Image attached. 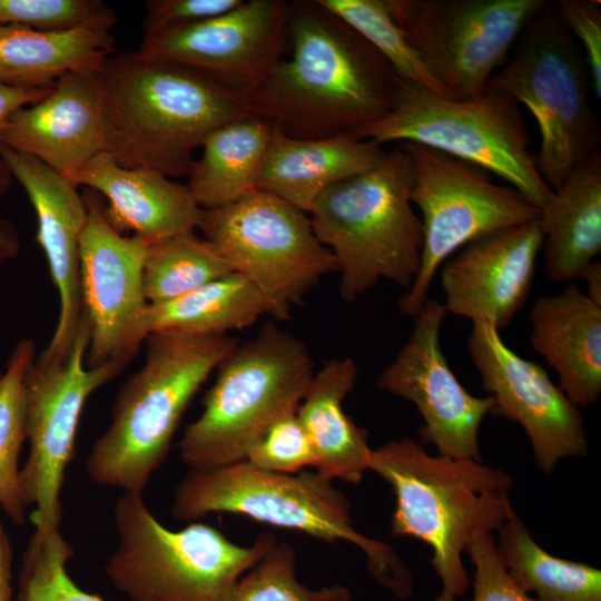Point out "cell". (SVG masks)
Masks as SVG:
<instances>
[{
    "instance_id": "7a4b0ae2",
    "label": "cell",
    "mask_w": 601,
    "mask_h": 601,
    "mask_svg": "<svg viewBox=\"0 0 601 601\" xmlns=\"http://www.w3.org/2000/svg\"><path fill=\"white\" fill-rule=\"evenodd\" d=\"M106 151L126 167L187 176L217 128L249 115L247 99L191 68L140 52L110 56L100 70Z\"/></svg>"
},
{
    "instance_id": "e0dca14e",
    "label": "cell",
    "mask_w": 601,
    "mask_h": 601,
    "mask_svg": "<svg viewBox=\"0 0 601 601\" xmlns=\"http://www.w3.org/2000/svg\"><path fill=\"white\" fill-rule=\"evenodd\" d=\"M83 197L87 220L80 239V278L90 323L86 364L128 363L141 344L138 325L148 305L142 273L150 244L119 233L93 191Z\"/></svg>"
},
{
    "instance_id": "b9f144b4",
    "label": "cell",
    "mask_w": 601,
    "mask_h": 601,
    "mask_svg": "<svg viewBox=\"0 0 601 601\" xmlns=\"http://www.w3.org/2000/svg\"><path fill=\"white\" fill-rule=\"evenodd\" d=\"M13 176L0 156V201L9 191ZM21 240L16 225L0 213V264L13 259L20 252Z\"/></svg>"
},
{
    "instance_id": "1f68e13d",
    "label": "cell",
    "mask_w": 601,
    "mask_h": 601,
    "mask_svg": "<svg viewBox=\"0 0 601 601\" xmlns=\"http://www.w3.org/2000/svg\"><path fill=\"white\" fill-rule=\"evenodd\" d=\"M35 356V342L23 338L0 373V510L18 525H23L27 516L19 454L27 440L26 376Z\"/></svg>"
},
{
    "instance_id": "ab89813d",
    "label": "cell",
    "mask_w": 601,
    "mask_h": 601,
    "mask_svg": "<svg viewBox=\"0 0 601 601\" xmlns=\"http://www.w3.org/2000/svg\"><path fill=\"white\" fill-rule=\"evenodd\" d=\"M243 0H150L146 3L144 37L223 14Z\"/></svg>"
},
{
    "instance_id": "836d02e7",
    "label": "cell",
    "mask_w": 601,
    "mask_h": 601,
    "mask_svg": "<svg viewBox=\"0 0 601 601\" xmlns=\"http://www.w3.org/2000/svg\"><path fill=\"white\" fill-rule=\"evenodd\" d=\"M219 601H352V593L342 584L311 589L300 583L293 548L276 542Z\"/></svg>"
},
{
    "instance_id": "484cf974",
    "label": "cell",
    "mask_w": 601,
    "mask_h": 601,
    "mask_svg": "<svg viewBox=\"0 0 601 601\" xmlns=\"http://www.w3.org/2000/svg\"><path fill=\"white\" fill-rule=\"evenodd\" d=\"M546 276L568 284L601 250V154L578 164L540 210Z\"/></svg>"
},
{
    "instance_id": "44dd1931",
    "label": "cell",
    "mask_w": 601,
    "mask_h": 601,
    "mask_svg": "<svg viewBox=\"0 0 601 601\" xmlns=\"http://www.w3.org/2000/svg\"><path fill=\"white\" fill-rule=\"evenodd\" d=\"M107 117L100 71L71 72L48 93L16 111L2 145L63 175L106 151Z\"/></svg>"
},
{
    "instance_id": "ac0fdd59",
    "label": "cell",
    "mask_w": 601,
    "mask_h": 601,
    "mask_svg": "<svg viewBox=\"0 0 601 601\" xmlns=\"http://www.w3.org/2000/svg\"><path fill=\"white\" fill-rule=\"evenodd\" d=\"M467 348L483 388L494 401L492 414L524 430L542 472L551 473L560 461L587 454L579 407L540 364L518 355L499 329L483 322L472 323Z\"/></svg>"
},
{
    "instance_id": "d6986e66",
    "label": "cell",
    "mask_w": 601,
    "mask_h": 601,
    "mask_svg": "<svg viewBox=\"0 0 601 601\" xmlns=\"http://www.w3.org/2000/svg\"><path fill=\"white\" fill-rule=\"evenodd\" d=\"M0 156L35 209L37 242L59 295L56 329L35 362L42 366L60 364L72 348L83 313L80 239L87 220V204L71 179L39 159L4 145L0 146Z\"/></svg>"
},
{
    "instance_id": "8992f818",
    "label": "cell",
    "mask_w": 601,
    "mask_h": 601,
    "mask_svg": "<svg viewBox=\"0 0 601 601\" xmlns=\"http://www.w3.org/2000/svg\"><path fill=\"white\" fill-rule=\"evenodd\" d=\"M412 166L402 145L373 168L329 187L308 213L353 302L382 280L408 289L422 257L423 226L411 201Z\"/></svg>"
},
{
    "instance_id": "7c38bea8",
    "label": "cell",
    "mask_w": 601,
    "mask_h": 601,
    "mask_svg": "<svg viewBox=\"0 0 601 601\" xmlns=\"http://www.w3.org/2000/svg\"><path fill=\"white\" fill-rule=\"evenodd\" d=\"M198 229L231 270L263 295L276 319L287 318L325 275L336 272L309 215L268 193L255 190L203 209Z\"/></svg>"
},
{
    "instance_id": "5bb4252c",
    "label": "cell",
    "mask_w": 601,
    "mask_h": 601,
    "mask_svg": "<svg viewBox=\"0 0 601 601\" xmlns=\"http://www.w3.org/2000/svg\"><path fill=\"white\" fill-rule=\"evenodd\" d=\"M90 323L85 314L68 357L41 366L35 361L26 376L28 457L20 469L26 505H33L35 532L60 530L61 487L73 455L78 424L88 397L128 364L112 361L88 367Z\"/></svg>"
},
{
    "instance_id": "d6a6232c",
    "label": "cell",
    "mask_w": 601,
    "mask_h": 601,
    "mask_svg": "<svg viewBox=\"0 0 601 601\" xmlns=\"http://www.w3.org/2000/svg\"><path fill=\"white\" fill-rule=\"evenodd\" d=\"M317 1L376 49L403 82L437 96L452 98L413 50L394 21L386 0Z\"/></svg>"
},
{
    "instance_id": "5b68a950",
    "label": "cell",
    "mask_w": 601,
    "mask_h": 601,
    "mask_svg": "<svg viewBox=\"0 0 601 601\" xmlns=\"http://www.w3.org/2000/svg\"><path fill=\"white\" fill-rule=\"evenodd\" d=\"M215 512L244 515L328 542H348L365 554L368 572L380 587L402 600L413 593L407 565L392 546L355 529L346 496L318 472H266L246 461L189 471L176 486L173 516L194 521Z\"/></svg>"
},
{
    "instance_id": "8fae6325",
    "label": "cell",
    "mask_w": 601,
    "mask_h": 601,
    "mask_svg": "<svg viewBox=\"0 0 601 601\" xmlns=\"http://www.w3.org/2000/svg\"><path fill=\"white\" fill-rule=\"evenodd\" d=\"M412 166L411 201L421 211L423 248L418 274L402 296V315L425 304L440 267L467 244L540 218V209L486 169L440 150L402 142Z\"/></svg>"
},
{
    "instance_id": "f35d334b",
    "label": "cell",
    "mask_w": 601,
    "mask_h": 601,
    "mask_svg": "<svg viewBox=\"0 0 601 601\" xmlns=\"http://www.w3.org/2000/svg\"><path fill=\"white\" fill-rule=\"evenodd\" d=\"M554 9L572 36L581 42L595 96L601 98V2L559 0Z\"/></svg>"
},
{
    "instance_id": "f546056e",
    "label": "cell",
    "mask_w": 601,
    "mask_h": 601,
    "mask_svg": "<svg viewBox=\"0 0 601 601\" xmlns=\"http://www.w3.org/2000/svg\"><path fill=\"white\" fill-rule=\"evenodd\" d=\"M499 556L515 584L535 601H601V570L550 554L514 508L496 531Z\"/></svg>"
},
{
    "instance_id": "ba28073f",
    "label": "cell",
    "mask_w": 601,
    "mask_h": 601,
    "mask_svg": "<svg viewBox=\"0 0 601 601\" xmlns=\"http://www.w3.org/2000/svg\"><path fill=\"white\" fill-rule=\"evenodd\" d=\"M114 520L117 546L105 573L130 601H219L277 542L264 533L239 545L204 523L169 530L141 493L124 492Z\"/></svg>"
},
{
    "instance_id": "8d00e7d4",
    "label": "cell",
    "mask_w": 601,
    "mask_h": 601,
    "mask_svg": "<svg viewBox=\"0 0 601 601\" xmlns=\"http://www.w3.org/2000/svg\"><path fill=\"white\" fill-rule=\"evenodd\" d=\"M244 461L262 471L294 474L315 467L316 456L296 411H290L275 418L257 436Z\"/></svg>"
},
{
    "instance_id": "6da1fadb",
    "label": "cell",
    "mask_w": 601,
    "mask_h": 601,
    "mask_svg": "<svg viewBox=\"0 0 601 601\" xmlns=\"http://www.w3.org/2000/svg\"><path fill=\"white\" fill-rule=\"evenodd\" d=\"M288 57L247 97L250 114L289 137L355 136L393 107L402 80L362 36L317 0L289 4Z\"/></svg>"
},
{
    "instance_id": "277c9868",
    "label": "cell",
    "mask_w": 601,
    "mask_h": 601,
    "mask_svg": "<svg viewBox=\"0 0 601 601\" xmlns=\"http://www.w3.org/2000/svg\"><path fill=\"white\" fill-rule=\"evenodd\" d=\"M145 342L142 366L121 386L111 421L86 459L91 481L132 493H142L190 401L238 344L227 335L180 332L154 333Z\"/></svg>"
},
{
    "instance_id": "f1b7e54d",
    "label": "cell",
    "mask_w": 601,
    "mask_h": 601,
    "mask_svg": "<svg viewBox=\"0 0 601 601\" xmlns=\"http://www.w3.org/2000/svg\"><path fill=\"white\" fill-rule=\"evenodd\" d=\"M264 315H270L266 299L245 277L233 272L169 302L148 304L138 337L142 343L159 332L226 335L250 326Z\"/></svg>"
},
{
    "instance_id": "30bf717a",
    "label": "cell",
    "mask_w": 601,
    "mask_h": 601,
    "mask_svg": "<svg viewBox=\"0 0 601 601\" xmlns=\"http://www.w3.org/2000/svg\"><path fill=\"white\" fill-rule=\"evenodd\" d=\"M518 40L513 57L486 88L528 108L540 134L538 170L555 190L578 164L599 151L600 124L573 36L552 4L546 2L531 18Z\"/></svg>"
},
{
    "instance_id": "ee69618b",
    "label": "cell",
    "mask_w": 601,
    "mask_h": 601,
    "mask_svg": "<svg viewBox=\"0 0 601 601\" xmlns=\"http://www.w3.org/2000/svg\"><path fill=\"white\" fill-rule=\"evenodd\" d=\"M579 278L585 280V295L595 305L601 307V262L594 259L581 272Z\"/></svg>"
},
{
    "instance_id": "60d3db41",
    "label": "cell",
    "mask_w": 601,
    "mask_h": 601,
    "mask_svg": "<svg viewBox=\"0 0 601 601\" xmlns=\"http://www.w3.org/2000/svg\"><path fill=\"white\" fill-rule=\"evenodd\" d=\"M50 88H21L0 82V146L2 145L4 130L13 114L43 98Z\"/></svg>"
},
{
    "instance_id": "e575fe53",
    "label": "cell",
    "mask_w": 601,
    "mask_h": 601,
    "mask_svg": "<svg viewBox=\"0 0 601 601\" xmlns=\"http://www.w3.org/2000/svg\"><path fill=\"white\" fill-rule=\"evenodd\" d=\"M72 556V546L60 530L35 532L24 553L17 601H105L71 580L67 563Z\"/></svg>"
},
{
    "instance_id": "cb8c5ba5",
    "label": "cell",
    "mask_w": 601,
    "mask_h": 601,
    "mask_svg": "<svg viewBox=\"0 0 601 601\" xmlns=\"http://www.w3.org/2000/svg\"><path fill=\"white\" fill-rule=\"evenodd\" d=\"M386 151L382 145L355 136L294 138L273 125L256 190L308 214L324 191L375 167Z\"/></svg>"
},
{
    "instance_id": "3957f363",
    "label": "cell",
    "mask_w": 601,
    "mask_h": 601,
    "mask_svg": "<svg viewBox=\"0 0 601 601\" xmlns=\"http://www.w3.org/2000/svg\"><path fill=\"white\" fill-rule=\"evenodd\" d=\"M370 470L392 487L391 534L414 538L433 551L442 589L433 601H457L470 578L462 554L479 532H496L513 509L511 475L471 459L433 456L404 437L372 451Z\"/></svg>"
},
{
    "instance_id": "d4e9b609",
    "label": "cell",
    "mask_w": 601,
    "mask_h": 601,
    "mask_svg": "<svg viewBox=\"0 0 601 601\" xmlns=\"http://www.w3.org/2000/svg\"><path fill=\"white\" fill-rule=\"evenodd\" d=\"M358 375L349 357L333 358L315 372L296 408L315 452V469L328 480L357 484L370 470L367 432L345 413L343 401Z\"/></svg>"
},
{
    "instance_id": "7402d4cb",
    "label": "cell",
    "mask_w": 601,
    "mask_h": 601,
    "mask_svg": "<svg viewBox=\"0 0 601 601\" xmlns=\"http://www.w3.org/2000/svg\"><path fill=\"white\" fill-rule=\"evenodd\" d=\"M66 176L106 197V217L121 234L154 244L199 226L203 208L187 186L156 169L122 166L104 151Z\"/></svg>"
},
{
    "instance_id": "74e56055",
    "label": "cell",
    "mask_w": 601,
    "mask_h": 601,
    "mask_svg": "<svg viewBox=\"0 0 601 601\" xmlns=\"http://www.w3.org/2000/svg\"><path fill=\"white\" fill-rule=\"evenodd\" d=\"M465 553L474 565L471 601H535L509 575L492 533H476Z\"/></svg>"
},
{
    "instance_id": "603a6c76",
    "label": "cell",
    "mask_w": 601,
    "mask_h": 601,
    "mask_svg": "<svg viewBox=\"0 0 601 601\" xmlns=\"http://www.w3.org/2000/svg\"><path fill=\"white\" fill-rule=\"evenodd\" d=\"M529 319L532 348L558 374L560 388L578 407L601 394V307L574 282L533 303Z\"/></svg>"
},
{
    "instance_id": "d590c367",
    "label": "cell",
    "mask_w": 601,
    "mask_h": 601,
    "mask_svg": "<svg viewBox=\"0 0 601 601\" xmlns=\"http://www.w3.org/2000/svg\"><path fill=\"white\" fill-rule=\"evenodd\" d=\"M116 21L115 10L100 0H0V24L41 31H111Z\"/></svg>"
},
{
    "instance_id": "52a82bcc",
    "label": "cell",
    "mask_w": 601,
    "mask_h": 601,
    "mask_svg": "<svg viewBox=\"0 0 601 601\" xmlns=\"http://www.w3.org/2000/svg\"><path fill=\"white\" fill-rule=\"evenodd\" d=\"M216 370L200 415L179 441L180 457L190 471L244 461L275 418L296 411L315 374L307 346L274 324L237 344Z\"/></svg>"
},
{
    "instance_id": "7bdbcfd3",
    "label": "cell",
    "mask_w": 601,
    "mask_h": 601,
    "mask_svg": "<svg viewBox=\"0 0 601 601\" xmlns=\"http://www.w3.org/2000/svg\"><path fill=\"white\" fill-rule=\"evenodd\" d=\"M12 549L0 522V601H13Z\"/></svg>"
},
{
    "instance_id": "4dcf8cb0",
    "label": "cell",
    "mask_w": 601,
    "mask_h": 601,
    "mask_svg": "<svg viewBox=\"0 0 601 601\" xmlns=\"http://www.w3.org/2000/svg\"><path fill=\"white\" fill-rule=\"evenodd\" d=\"M233 273L204 237L181 233L149 245L144 264V293L148 304H161Z\"/></svg>"
},
{
    "instance_id": "4316f807",
    "label": "cell",
    "mask_w": 601,
    "mask_h": 601,
    "mask_svg": "<svg viewBox=\"0 0 601 601\" xmlns=\"http://www.w3.org/2000/svg\"><path fill=\"white\" fill-rule=\"evenodd\" d=\"M114 48L109 30L41 31L0 24V82L50 88L65 75L100 71Z\"/></svg>"
},
{
    "instance_id": "ffe728a7",
    "label": "cell",
    "mask_w": 601,
    "mask_h": 601,
    "mask_svg": "<svg viewBox=\"0 0 601 601\" xmlns=\"http://www.w3.org/2000/svg\"><path fill=\"white\" fill-rule=\"evenodd\" d=\"M542 242L539 218L461 248L441 269L447 313L506 327L526 302Z\"/></svg>"
},
{
    "instance_id": "2e32d148",
    "label": "cell",
    "mask_w": 601,
    "mask_h": 601,
    "mask_svg": "<svg viewBox=\"0 0 601 601\" xmlns=\"http://www.w3.org/2000/svg\"><path fill=\"white\" fill-rule=\"evenodd\" d=\"M289 4L243 0L223 14L142 37L138 52L205 73L247 99L287 49Z\"/></svg>"
},
{
    "instance_id": "9a60e30c",
    "label": "cell",
    "mask_w": 601,
    "mask_h": 601,
    "mask_svg": "<svg viewBox=\"0 0 601 601\" xmlns=\"http://www.w3.org/2000/svg\"><path fill=\"white\" fill-rule=\"evenodd\" d=\"M446 314L443 303L426 299L406 343L378 376L377 387L415 405L424 422L421 439L439 455L482 461L479 430L494 401L470 394L449 366L440 343Z\"/></svg>"
},
{
    "instance_id": "83f0119b",
    "label": "cell",
    "mask_w": 601,
    "mask_h": 601,
    "mask_svg": "<svg viewBox=\"0 0 601 601\" xmlns=\"http://www.w3.org/2000/svg\"><path fill=\"white\" fill-rule=\"evenodd\" d=\"M272 134L273 124L253 114L213 131L187 175L196 203L210 209L255 191Z\"/></svg>"
},
{
    "instance_id": "4fadbf2b",
    "label": "cell",
    "mask_w": 601,
    "mask_h": 601,
    "mask_svg": "<svg viewBox=\"0 0 601 601\" xmlns=\"http://www.w3.org/2000/svg\"><path fill=\"white\" fill-rule=\"evenodd\" d=\"M413 50L453 99L482 93L544 0H386Z\"/></svg>"
},
{
    "instance_id": "9c48e42d",
    "label": "cell",
    "mask_w": 601,
    "mask_h": 601,
    "mask_svg": "<svg viewBox=\"0 0 601 601\" xmlns=\"http://www.w3.org/2000/svg\"><path fill=\"white\" fill-rule=\"evenodd\" d=\"M357 137L382 146L415 142L475 164L504 179L540 210L553 196L530 150L521 106L496 90L452 99L402 81L390 112Z\"/></svg>"
}]
</instances>
